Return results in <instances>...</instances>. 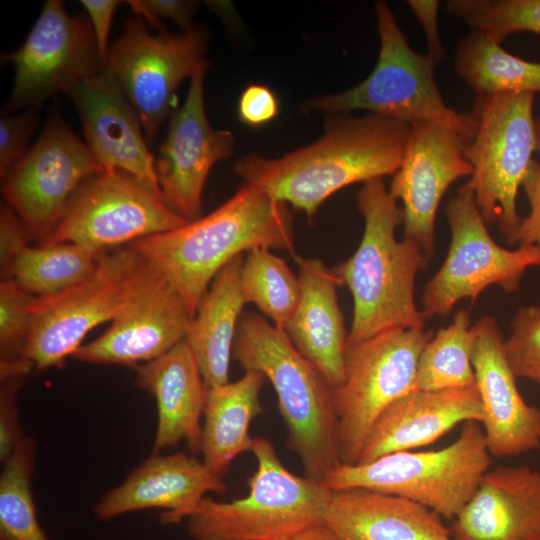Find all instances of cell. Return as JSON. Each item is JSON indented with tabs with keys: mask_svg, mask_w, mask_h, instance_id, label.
<instances>
[{
	"mask_svg": "<svg viewBox=\"0 0 540 540\" xmlns=\"http://www.w3.org/2000/svg\"><path fill=\"white\" fill-rule=\"evenodd\" d=\"M323 522L340 540H453L429 508L363 488L331 491Z\"/></svg>",
	"mask_w": 540,
	"mask_h": 540,
	"instance_id": "cell-26",
	"label": "cell"
},
{
	"mask_svg": "<svg viewBox=\"0 0 540 540\" xmlns=\"http://www.w3.org/2000/svg\"><path fill=\"white\" fill-rule=\"evenodd\" d=\"M105 252L74 243L28 244L17 254L5 278L13 279L32 296L53 295L87 278Z\"/></svg>",
	"mask_w": 540,
	"mask_h": 540,
	"instance_id": "cell-30",
	"label": "cell"
},
{
	"mask_svg": "<svg viewBox=\"0 0 540 540\" xmlns=\"http://www.w3.org/2000/svg\"><path fill=\"white\" fill-rule=\"evenodd\" d=\"M146 265L129 246L106 251L81 282L53 295L34 296L22 358L40 371L61 366L93 328L116 317Z\"/></svg>",
	"mask_w": 540,
	"mask_h": 540,
	"instance_id": "cell-10",
	"label": "cell"
},
{
	"mask_svg": "<svg viewBox=\"0 0 540 540\" xmlns=\"http://www.w3.org/2000/svg\"><path fill=\"white\" fill-rule=\"evenodd\" d=\"M476 340L469 311L458 310L452 322L437 331L419 357L415 390H445L476 385L472 353Z\"/></svg>",
	"mask_w": 540,
	"mask_h": 540,
	"instance_id": "cell-31",
	"label": "cell"
},
{
	"mask_svg": "<svg viewBox=\"0 0 540 540\" xmlns=\"http://www.w3.org/2000/svg\"><path fill=\"white\" fill-rule=\"evenodd\" d=\"M257 469L245 497L229 502L204 497L186 516L192 540H288L323 521L330 490L290 472L272 442L253 438Z\"/></svg>",
	"mask_w": 540,
	"mask_h": 540,
	"instance_id": "cell-6",
	"label": "cell"
},
{
	"mask_svg": "<svg viewBox=\"0 0 540 540\" xmlns=\"http://www.w3.org/2000/svg\"><path fill=\"white\" fill-rule=\"evenodd\" d=\"M129 247L166 278L193 318L215 276L235 257L255 248L295 255L293 216L286 203L244 182L209 214Z\"/></svg>",
	"mask_w": 540,
	"mask_h": 540,
	"instance_id": "cell-2",
	"label": "cell"
},
{
	"mask_svg": "<svg viewBox=\"0 0 540 540\" xmlns=\"http://www.w3.org/2000/svg\"><path fill=\"white\" fill-rule=\"evenodd\" d=\"M36 442L25 437L0 474V540H50L32 493Z\"/></svg>",
	"mask_w": 540,
	"mask_h": 540,
	"instance_id": "cell-33",
	"label": "cell"
},
{
	"mask_svg": "<svg viewBox=\"0 0 540 540\" xmlns=\"http://www.w3.org/2000/svg\"><path fill=\"white\" fill-rule=\"evenodd\" d=\"M380 50L370 75L353 88L303 101L306 113H350L367 110L409 124L429 121L459 134L469 143L477 129L473 113L449 107L439 90L434 71L437 64L415 52L385 1L374 5Z\"/></svg>",
	"mask_w": 540,
	"mask_h": 540,
	"instance_id": "cell-5",
	"label": "cell"
},
{
	"mask_svg": "<svg viewBox=\"0 0 540 540\" xmlns=\"http://www.w3.org/2000/svg\"><path fill=\"white\" fill-rule=\"evenodd\" d=\"M227 485L194 455L151 454L93 507L95 518L108 522L145 509H164L163 524L183 521L207 493L224 494Z\"/></svg>",
	"mask_w": 540,
	"mask_h": 540,
	"instance_id": "cell-21",
	"label": "cell"
},
{
	"mask_svg": "<svg viewBox=\"0 0 540 540\" xmlns=\"http://www.w3.org/2000/svg\"><path fill=\"white\" fill-rule=\"evenodd\" d=\"M477 386L414 390L393 402L371 428L355 464L429 445L467 421L482 423Z\"/></svg>",
	"mask_w": 540,
	"mask_h": 540,
	"instance_id": "cell-22",
	"label": "cell"
},
{
	"mask_svg": "<svg viewBox=\"0 0 540 540\" xmlns=\"http://www.w3.org/2000/svg\"><path fill=\"white\" fill-rule=\"evenodd\" d=\"M288 540H340V538L323 521H320L308 526Z\"/></svg>",
	"mask_w": 540,
	"mask_h": 540,
	"instance_id": "cell-45",
	"label": "cell"
},
{
	"mask_svg": "<svg viewBox=\"0 0 540 540\" xmlns=\"http://www.w3.org/2000/svg\"><path fill=\"white\" fill-rule=\"evenodd\" d=\"M467 144L442 125L413 122L404 159L392 175L388 190L402 202L404 238L415 241L429 258L442 197L453 182L473 173L464 155Z\"/></svg>",
	"mask_w": 540,
	"mask_h": 540,
	"instance_id": "cell-18",
	"label": "cell"
},
{
	"mask_svg": "<svg viewBox=\"0 0 540 540\" xmlns=\"http://www.w3.org/2000/svg\"><path fill=\"white\" fill-rule=\"evenodd\" d=\"M33 297L13 279H1L0 362L22 358L31 328L30 305Z\"/></svg>",
	"mask_w": 540,
	"mask_h": 540,
	"instance_id": "cell-35",
	"label": "cell"
},
{
	"mask_svg": "<svg viewBox=\"0 0 540 540\" xmlns=\"http://www.w3.org/2000/svg\"><path fill=\"white\" fill-rule=\"evenodd\" d=\"M191 319L180 295L147 263L110 327L82 344L72 357L91 364L136 367L159 358L183 341Z\"/></svg>",
	"mask_w": 540,
	"mask_h": 540,
	"instance_id": "cell-16",
	"label": "cell"
},
{
	"mask_svg": "<svg viewBox=\"0 0 540 540\" xmlns=\"http://www.w3.org/2000/svg\"><path fill=\"white\" fill-rule=\"evenodd\" d=\"M383 178L363 183L357 206L364 219L362 239L351 257L332 271L353 298V319L346 346L381 333L424 328L425 318L414 299L417 274L430 258L413 240L395 237L403 210Z\"/></svg>",
	"mask_w": 540,
	"mask_h": 540,
	"instance_id": "cell-3",
	"label": "cell"
},
{
	"mask_svg": "<svg viewBox=\"0 0 540 540\" xmlns=\"http://www.w3.org/2000/svg\"><path fill=\"white\" fill-rule=\"evenodd\" d=\"M294 259L301 295L283 331L297 351L336 388L345 378L348 336L337 298L341 285L320 259L296 254Z\"/></svg>",
	"mask_w": 540,
	"mask_h": 540,
	"instance_id": "cell-25",
	"label": "cell"
},
{
	"mask_svg": "<svg viewBox=\"0 0 540 540\" xmlns=\"http://www.w3.org/2000/svg\"><path fill=\"white\" fill-rule=\"evenodd\" d=\"M240 289L272 324L284 329L298 305L301 285L287 262L268 248H255L243 259Z\"/></svg>",
	"mask_w": 540,
	"mask_h": 540,
	"instance_id": "cell-32",
	"label": "cell"
},
{
	"mask_svg": "<svg viewBox=\"0 0 540 540\" xmlns=\"http://www.w3.org/2000/svg\"><path fill=\"white\" fill-rule=\"evenodd\" d=\"M407 4L425 33L428 46L427 55L438 65L445 56L438 27L440 2L437 0H409Z\"/></svg>",
	"mask_w": 540,
	"mask_h": 540,
	"instance_id": "cell-43",
	"label": "cell"
},
{
	"mask_svg": "<svg viewBox=\"0 0 540 540\" xmlns=\"http://www.w3.org/2000/svg\"><path fill=\"white\" fill-rule=\"evenodd\" d=\"M207 46L203 28L152 34L139 16L128 18L110 45L104 67L136 111L149 142L170 114L181 81L209 66Z\"/></svg>",
	"mask_w": 540,
	"mask_h": 540,
	"instance_id": "cell-12",
	"label": "cell"
},
{
	"mask_svg": "<svg viewBox=\"0 0 540 540\" xmlns=\"http://www.w3.org/2000/svg\"><path fill=\"white\" fill-rule=\"evenodd\" d=\"M26 376L1 380L0 388V461L2 464L22 443V428L18 416L17 397Z\"/></svg>",
	"mask_w": 540,
	"mask_h": 540,
	"instance_id": "cell-38",
	"label": "cell"
},
{
	"mask_svg": "<svg viewBox=\"0 0 540 540\" xmlns=\"http://www.w3.org/2000/svg\"><path fill=\"white\" fill-rule=\"evenodd\" d=\"M39 122L36 110L2 114L0 119V176L3 179L28 151L29 139Z\"/></svg>",
	"mask_w": 540,
	"mask_h": 540,
	"instance_id": "cell-37",
	"label": "cell"
},
{
	"mask_svg": "<svg viewBox=\"0 0 540 540\" xmlns=\"http://www.w3.org/2000/svg\"><path fill=\"white\" fill-rule=\"evenodd\" d=\"M454 70L477 96L540 93V63L509 53L480 30L471 29L458 40Z\"/></svg>",
	"mask_w": 540,
	"mask_h": 540,
	"instance_id": "cell-29",
	"label": "cell"
},
{
	"mask_svg": "<svg viewBox=\"0 0 540 540\" xmlns=\"http://www.w3.org/2000/svg\"><path fill=\"white\" fill-rule=\"evenodd\" d=\"M33 239L32 235L6 203L0 211V269L1 278H5L17 254Z\"/></svg>",
	"mask_w": 540,
	"mask_h": 540,
	"instance_id": "cell-41",
	"label": "cell"
},
{
	"mask_svg": "<svg viewBox=\"0 0 540 540\" xmlns=\"http://www.w3.org/2000/svg\"><path fill=\"white\" fill-rule=\"evenodd\" d=\"M533 93L478 95L477 129L464 155L473 173L464 185L474 194L486 224H498L512 244L519 225L516 198L536 152Z\"/></svg>",
	"mask_w": 540,
	"mask_h": 540,
	"instance_id": "cell-8",
	"label": "cell"
},
{
	"mask_svg": "<svg viewBox=\"0 0 540 540\" xmlns=\"http://www.w3.org/2000/svg\"><path fill=\"white\" fill-rule=\"evenodd\" d=\"M445 12L498 43L510 34H540V0H448Z\"/></svg>",
	"mask_w": 540,
	"mask_h": 540,
	"instance_id": "cell-34",
	"label": "cell"
},
{
	"mask_svg": "<svg viewBox=\"0 0 540 540\" xmlns=\"http://www.w3.org/2000/svg\"><path fill=\"white\" fill-rule=\"evenodd\" d=\"M327 116L317 141L278 158L248 154L237 161L235 173L311 218L344 187L393 175L399 169L411 124L375 113Z\"/></svg>",
	"mask_w": 540,
	"mask_h": 540,
	"instance_id": "cell-1",
	"label": "cell"
},
{
	"mask_svg": "<svg viewBox=\"0 0 540 540\" xmlns=\"http://www.w3.org/2000/svg\"><path fill=\"white\" fill-rule=\"evenodd\" d=\"M521 187L528 200L530 212L520 219L512 244L536 246L540 249V161L532 160Z\"/></svg>",
	"mask_w": 540,
	"mask_h": 540,
	"instance_id": "cell-40",
	"label": "cell"
},
{
	"mask_svg": "<svg viewBox=\"0 0 540 540\" xmlns=\"http://www.w3.org/2000/svg\"><path fill=\"white\" fill-rule=\"evenodd\" d=\"M490 463L481 423L467 421L459 437L442 449L399 451L365 464H339L321 484L330 491L363 488L400 496L455 519Z\"/></svg>",
	"mask_w": 540,
	"mask_h": 540,
	"instance_id": "cell-7",
	"label": "cell"
},
{
	"mask_svg": "<svg viewBox=\"0 0 540 540\" xmlns=\"http://www.w3.org/2000/svg\"><path fill=\"white\" fill-rule=\"evenodd\" d=\"M432 337L424 328L394 329L346 346L345 378L333 388L341 464H355L379 416L415 390L419 357Z\"/></svg>",
	"mask_w": 540,
	"mask_h": 540,
	"instance_id": "cell-9",
	"label": "cell"
},
{
	"mask_svg": "<svg viewBox=\"0 0 540 540\" xmlns=\"http://www.w3.org/2000/svg\"><path fill=\"white\" fill-rule=\"evenodd\" d=\"M536 152L540 155V115L535 118Z\"/></svg>",
	"mask_w": 540,
	"mask_h": 540,
	"instance_id": "cell-46",
	"label": "cell"
},
{
	"mask_svg": "<svg viewBox=\"0 0 540 540\" xmlns=\"http://www.w3.org/2000/svg\"><path fill=\"white\" fill-rule=\"evenodd\" d=\"M207 68L192 75L185 102L171 116L155 159L164 203L187 222L202 216L207 177L216 162L231 157L235 144L230 131L214 129L208 121L204 104Z\"/></svg>",
	"mask_w": 540,
	"mask_h": 540,
	"instance_id": "cell-17",
	"label": "cell"
},
{
	"mask_svg": "<svg viewBox=\"0 0 540 540\" xmlns=\"http://www.w3.org/2000/svg\"><path fill=\"white\" fill-rule=\"evenodd\" d=\"M101 170L86 143L54 114L2 179L1 190L5 203L39 244L55 228L80 184Z\"/></svg>",
	"mask_w": 540,
	"mask_h": 540,
	"instance_id": "cell-15",
	"label": "cell"
},
{
	"mask_svg": "<svg viewBox=\"0 0 540 540\" xmlns=\"http://www.w3.org/2000/svg\"><path fill=\"white\" fill-rule=\"evenodd\" d=\"M3 60L15 75L2 114L36 110L104 67L88 17L70 15L60 0L44 3L24 43Z\"/></svg>",
	"mask_w": 540,
	"mask_h": 540,
	"instance_id": "cell-14",
	"label": "cell"
},
{
	"mask_svg": "<svg viewBox=\"0 0 540 540\" xmlns=\"http://www.w3.org/2000/svg\"><path fill=\"white\" fill-rule=\"evenodd\" d=\"M504 340L507 360L516 377L540 384V307L518 308Z\"/></svg>",
	"mask_w": 540,
	"mask_h": 540,
	"instance_id": "cell-36",
	"label": "cell"
},
{
	"mask_svg": "<svg viewBox=\"0 0 540 540\" xmlns=\"http://www.w3.org/2000/svg\"><path fill=\"white\" fill-rule=\"evenodd\" d=\"M132 11L159 31L163 30L160 19H170L182 31L192 27V16L197 8L195 1L186 0H131L127 2Z\"/></svg>",
	"mask_w": 540,
	"mask_h": 540,
	"instance_id": "cell-39",
	"label": "cell"
},
{
	"mask_svg": "<svg viewBox=\"0 0 540 540\" xmlns=\"http://www.w3.org/2000/svg\"><path fill=\"white\" fill-rule=\"evenodd\" d=\"M279 104L274 93L261 84H251L242 92L238 102L240 120L248 126L258 127L274 119Z\"/></svg>",
	"mask_w": 540,
	"mask_h": 540,
	"instance_id": "cell-42",
	"label": "cell"
},
{
	"mask_svg": "<svg viewBox=\"0 0 540 540\" xmlns=\"http://www.w3.org/2000/svg\"><path fill=\"white\" fill-rule=\"evenodd\" d=\"M232 357L245 371L261 373L271 382L287 445L305 476L321 483L341 464L331 385L282 329L255 312L241 315Z\"/></svg>",
	"mask_w": 540,
	"mask_h": 540,
	"instance_id": "cell-4",
	"label": "cell"
},
{
	"mask_svg": "<svg viewBox=\"0 0 540 540\" xmlns=\"http://www.w3.org/2000/svg\"><path fill=\"white\" fill-rule=\"evenodd\" d=\"M444 211L451 242L442 266L424 285L421 313L425 319L449 315L461 299L474 303L492 285L513 293L526 270L540 266L538 247L519 245L509 250L493 240L473 192L465 185Z\"/></svg>",
	"mask_w": 540,
	"mask_h": 540,
	"instance_id": "cell-11",
	"label": "cell"
},
{
	"mask_svg": "<svg viewBox=\"0 0 540 540\" xmlns=\"http://www.w3.org/2000/svg\"><path fill=\"white\" fill-rule=\"evenodd\" d=\"M65 94L75 106L85 143L97 164L134 175L161 197L155 159L138 115L111 73L103 67L73 84Z\"/></svg>",
	"mask_w": 540,
	"mask_h": 540,
	"instance_id": "cell-19",
	"label": "cell"
},
{
	"mask_svg": "<svg viewBox=\"0 0 540 540\" xmlns=\"http://www.w3.org/2000/svg\"><path fill=\"white\" fill-rule=\"evenodd\" d=\"M450 530L453 540H540V472L488 470Z\"/></svg>",
	"mask_w": 540,
	"mask_h": 540,
	"instance_id": "cell-23",
	"label": "cell"
},
{
	"mask_svg": "<svg viewBox=\"0 0 540 540\" xmlns=\"http://www.w3.org/2000/svg\"><path fill=\"white\" fill-rule=\"evenodd\" d=\"M93 29L101 62L105 66L110 45L108 44L111 22L121 1L81 0Z\"/></svg>",
	"mask_w": 540,
	"mask_h": 540,
	"instance_id": "cell-44",
	"label": "cell"
},
{
	"mask_svg": "<svg viewBox=\"0 0 540 540\" xmlns=\"http://www.w3.org/2000/svg\"><path fill=\"white\" fill-rule=\"evenodd\" d=\"M243 255L226 264L202 297L185 335L207 388L229 382L234 339L245 305L240 289Z\"/></svg>",
	"mask_w": 540,
	"mask_h": 540,
	"instance_id": "cell-27",
	"label": "cell"
},
{
	"mask_svg": "<svg viewBox=\"0 0 540 540\" xmlns=\"http://www.w3.org/2000/svg\"><path fill=\"white\" fill-rule=\"evenodd\" d=\"M266 380L261 373L245 371L234 382L208 388L200 452L215 475L223 478L232 461L251 450L249 426L263 412L259 396Z\"/></svg>",
	"mask_w": 540,
	"mask_h": 540,
	"instance_id": "cell-28",
	"label": "cell"
},
{
	"mask_svg": "<svg viewBox=\"0 0 540 540\" xmlns=\"http://www.w3.org/2000/svg\"><path fill=\"white\" fill-rule=\"evenodd\" d=\"M134 368L135 385L150 393L157 405L151 454H159L181 442L191 452H199L208 388L185 340L159 358Z\"/></svg>",
	"mask_w": 540,
	"mask_h": 540,
	"instance_id": "cell-24",
	"label": "cell"
},
{
	"mask_svg": "<svg viewBox=\"0 0 540 540\" xmlns=\"http://www.w3.org/2000/svg\"><path fill=\"white\" fill-rule=\"evenodd\" d=\"M186 223L134 175L104 169L80 184L55 228L39 245L74 243L106 251Z\"/></svg>",
	"mask_w": 540,
	"mask_h": 540,
	"instance_id": "cell-13",
	"label": "cell"
},
{
	"mask_svg": "<svg viewBox=\"0 0 540 540\" xmlns=\"http://www.w3.org/2000/svg\"><path fill=\"white\" fill-rule=\"evenodd\" d=\"M472 365L483 406L481 423L488 451L496 458L519 456L540 447V409L528 404L516 385L497 320L474 325Z\"/></svg>",
	"mask_w": 540,
	"mask_h": 540,
	"instance_id": "cell-20",
	"label": "cell"
}]
</instances>
